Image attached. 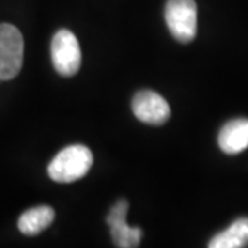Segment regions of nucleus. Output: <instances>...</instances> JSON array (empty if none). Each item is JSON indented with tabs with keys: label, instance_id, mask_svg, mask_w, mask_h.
I'll return each instance as SVG.
<instances>
[{
	"label": "nucleus",
	"instance_id": "1",
	"mask_svg": "<svg viewBox=\"0 0 248 248\" xmlns=\"http://www.w3.org/2000/svg\"><path fill=\"white\" fill-rule=\"evenodd\" d=\"M93 161V153L87 146L71 145L55 155L47 167V172L58 184H71L89 172Z\"/></svg>",
	"mask_w": 248,
	"mask_h": 248
},
{
	"label": "nucleus",
	"instance_id": "2",
	"mask_svg": "<svg viewBox=\"0 0 248 248\" xmlns=\"http://www.w3.org/2000/svg\"><path fill=\"white\" fill-rule=\"evenodd\" d=\"M166 24L174 39L182 45L193 42L197 32V6L195 0H167Z\"/></svg>",
	"mask_w": 248,
	"mask_h": 248
},
{
	"label": "nucleus",
	"instance_id": "3",
	"mask_svg": "<svg viewBox=\"0 0 248 248\" xmlns=\"http://www.w3.org/2000/svg\"><path fill=\"white\" fill-rule=\"evenodd\" d=\"M24 62V39L14 25L0 24V80L17 76Z\"/></svg>",
	"mask_w": 248,
	"mask_h": 248
},
{
	"label": "nucleus",
	"instance_id": "4",
	"mask_svg": "<svg viewBox=\"0 0 248 248\" xmlns=\"http://www.w3.org/2000/svg\"><path fill=\"white\" fill-rule=\"evenodd\" d=\"M51 60L55 71L71 78L80 69L81 51L76 36L68 29H60L51 40Z\"/></svg>",
	"mask_w": 248,
	"mask_h": 248
},
{
	"label": "nucleus",
	"instance_id": "5",
	"mask_svg": "<svg viewBox=\"0 0 248 248\" xmlns=\"http://www.w3.org/2000/svg\"><path fill=\"white\" fill-rule=\"evenodd\" d=\"M133 112L135 117L145 124L160 125L171 116L169 102L152 90H141L133 98Z\"/></svg>",
	"mask_w": 248,
	"mask_h": 248
},
{
	"label": "nucleus",
	"instance_id": "6",
	"mask_svg": "<svg viewBox=\"0 0 248 248\" xmlns=\"http://www.w3.org/2000/svg\"><path fill=\"white\" fill-rule=\"evenodd\" d=\"M128 202L120 199L117 200L107 217V223L110 228L112 240L116 247L119 248H134L138 247L141 243L142 231L140 228H131L127 225Z\"/></svg>",
	"mask_w": 248,
	"mask_h": 248
},
{
	"label": "nucleus",
	"instance_id": "7",
	"mask_svg": "<svg viewBox=\"0 0 248 248\" xmlns=\"http://www.w3.org/2000/svg\"><path fill=\"white\" fill-rule=\"evenodd\" d=\"M218 145L226 155H239L248 148V119H234L225 124L218 135Z\"/></svg>",
	"mask_w": 248,
	"mask_h": 248
},
{
	"label": "nucleus",
	"instance_id": "8",
	"mask_svg": "<svg viewBox=\"0 0 248 248\" xmlns=\"http://www.w3.org/2000/svg\"><path fill=\"white\" fill-rule=\"evenodd\" d=\"M55 218V213L48 205H37L29 208L18 219V229L22 234L36 236L46 231Z\"/></svg>",
	"mask_w": 248,
	"mask_h": 248
},
{
	"label": "nucleus",
	"instance_id": "9",
	"mask_svg": "<svg viewBox=\"0 0 248 248\" xmlns=\"http://www.w3.org/2000/svg\"><path fill=\"white\" fill-rule=\"evenodd\" d=\"M210 248L248 247V218H239L221 233L215 234L208 243Z\"/></svg>",
	"mask_w": 248,
	"mask_h": 248
}]
</instances>
